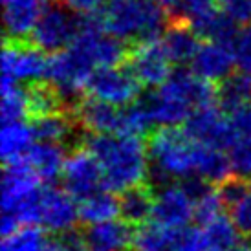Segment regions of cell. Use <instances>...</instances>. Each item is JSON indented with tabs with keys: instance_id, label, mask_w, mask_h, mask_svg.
Returning a JSON list of instances; mask_svg holds the SVG:
<instances>
[{
	"instance_id": "cell-8",
	"label": "cell",
	"mask_w": 251,
	"mask_h": 251,
	"mask_svg": "<svg viewBox=\"0 0 251 251\" xmlns=\"http://www.w3.org/2000/svg\"><path fill=\"white\" fill-rule=\"evenodd\" d=\"M81 28H83V15L74 11L70 6L48 4L29 41L41 51L53 55L70 48L81 33Z\"/></svg>"
},
{
	"instance_id": "cell-28",
	"label": "cell",
	"mask_w": 251,
	"mask_h": 251,
	"mask_svg": "<svg viewBox=\"0 0 251 251\" xmlns=\"http://www.w3.org/2000/svg\"><path fill=\"white\" fill-rule=\"evenodd\" d=\"M176 233L151 220L134 233L132 251H175Z\"/></svg>"
},
{
	"instance_id": "cell-5",
	"label": "cell",
	"mask_w": 251,
	"mask_h": 251,
	"mask_svg": "<svg viewBox=\"0 0 251 251\" xmlns=\"http://www.w3.org/2000/svg\"><path fill=\"white\" fill-rule=\"evenodd\" d=\"M42 189V181L26 161L6 165L0 189V231L4 237L21 227L35 226V211Z\"/></svg>"
},
{
	"instance_id": "cell-29",
	"label": "cell",
	"mask_w": 251,
	"mask_h": 251,
	"mask_svg": "<svg viewBox=\"0 0 251 251\" xmlns=\"http://www.w3.org/2000/svg\"><path fill=\"white\" fill-rule=\"evenodd\" d=\"M2 101H0V118L6 121H22L29 116V94L28 88L21 84L2 83Z\"/></svg>"
},
{
	"instance_id": "cell-9",
	"label": "cell",
	"mask_w": 251,
	"mask_h": 251,
	"mask_svg": "<svg viewBox=\"0 0 251 251\" xmlns=\"http://www.w3.org/2000/svg\"><path fill=\"white\" fill-rule=\"evenodd\" d=\"M79 220V200H75L66 189L51 185L42 189L35 211V227L53 235H66L74 231Z\"/></svg>"
},
{
	"instance_id": "cell-17",
	"label": "cell",
	"mask_w": 251,
	"mask_h": 251,
	"mask_svg": "<svg viewBox=\"0 0 251 251\" xmlns=\"http://www.w3.org/2000/svg\"><path fill=\"white\" fill-rule=\"evenodd\" d=\"M77 121L92 136L99 134H123V108L108 105L94 98L81 99L75 106Z\"/></svg>"
},
{
	"instance_id": "cell-39",
	"label": "cell",
	"mask_w": 251,
	"mask_h": 251,
	"mask_svg": "<svg viewBox=\"0 0 251 251\" xmlns=\"http://www.w3.org/2000/svg\"><path fill=\"white\" fill-rule=\"evenodd\" d=\"M68 246V251H94L90 248V246L86 244V242H70V244H66Z\"/></svg>"
},
{
	"instance_id": "cell-2",
	"label": "cell",
	"mask_w": 251,
	"mask_h": 251,
	"mask_svg": "<svg viewBox=\"0 0 251 251\" xmlns=\"http://www.w3.org/2000/svg\"><path fill=\"white\" fill-rule=\"evenodd\" d=\"M218 101V88L203 81L193 72H173L165 83L143 98L154 125L178 126L200 108L215 105Z\"/></svg>"
},
{
	"instance_id": "cell-24",
	"label": "cell",
	"mask_w": 251,
	"mask_h": 251,
	"mask_svg": "<svg viewBox=\"0 0 251 251\" xmlns=\"http://www.w3.org/2000/svg\"><path fill=\"white\" fill-rule=\"evenodd\" d=\"M79 215L88 226H98L119 218V200L112 191L103 187L79 202Z\"/></svg>"
},
{
	"instance_id": "cell-32",
	"label": "cell",
	"mask_w": 251,
	"mask_h": 251,
	"mask_svg": "<svg viewBox=\"0 0 251 251\" xmlns=\"http://www.w3.org/2000/svg\"><path fill=\"white\" fill-rule=\"evenodd\" d=\"M224 207H226V202L220 189H213L202 181L196 191V220L200 222V226L222 216Z\"/></svg>"
},
{
	"instance_id": "cell-4",
	"label": "cell",
	"mask_w": 251,
	"mask_h": 251,
	"mask_svg": "<svg viewBox=\"0 0 251 251\" xmlns=\"http://www.w3.org/2000/svg\"><path fill=\"white\" fill-rule=\"evenodd\" d=\"M99 15L106 33L125 44L160 41L169 26L163 7L151 0H110Z\"/></svg>"
},
{
	"instance_id": "cell-22",
	"label": "cell",
	"mask_w": 251,
	"mask_h": 251,
	"mask_svg": "<svg viewBox=\"0 0 251 251\" xmlns=\"http://www.w3.org/2000/svg\"><path fill=\"white\" fill-rule=\"evenodd\" d=\"M66 158H68V154L64 152L63 145L37 141L24 161L28 163L29 169L35 173L42 183H51L63 176Z\"/></svg>"
},
{
	"instance_id": "cell-13",
	"label": "cell",
	"mask_w": 251,
	"mask_h": 251,
	"mask_svg": "<svg viewBox=\"0 0 251 251\" xmlns=\"http://www.w3.org/2000/svg\"><path fill=\"white\" fill-rule=\"evenodd\" d=\"M61 178H63L64 189L79 202L105 187L101 167L96 156L86 147L75 149L74 152L68 154Z\"/></svg>"
},
{
	"instance_id": "cell-33",
	"label": "cell",
	"mask_w": 251,
	"mask_h": 251,
	"mask_svg": "<svg viewBox=\"0 0 251 251\" xmlns=\"http://www.w3.org/2000/svg\"><path fill=\"white\" fill-rule=\"evenodd\" d=\"M229 207V218L237 226V229L242 235H251V185L240 193L237 200L227 205Z\"/></svg>"
},
{
	"instance_id": "cell-12",
	"label": "cell",
	"mask_w": 251,
	"mask_h": 251,
	"mask_svg": "<svg viewBox=\"0 0 251 251\" xmlns=\"http://www.w3.org/2000/svg\"><path fill=\"white\" fill-rule=\"evenodd\" d=\"M185 132L203 147H213L227 152L231 140H233V121L227 112L220 106L211 105L196 110L185 123Z\"/></svg>"
},
{
	"instance_id": "cell-14",
	"label": "cell",
	"mask_w": 251,
	"mask_h": 251,
	"mask_svg": "<svg viewBox=\"0 0 251 251\" xmlns=\"http://www.w3.org/2000/svg\"><path fill=\"white\" fill-rule=\"evenodd\" d=\"M171 59L160 41L140 42L128 53L126 68L132 72V75L140 81L141 86L158 88L173 75L171 72Z\"/></svg>"
},
{
	"instance_id": "cell-25",
	"label": "cell",
	"mask_w": 251,
	"mask_h": 251,
	"mask_svg": "<svg viewBox=\"0 0 251 251\" xmlns=\"http://www.w3.org/2000/svg\"><path fill=\"white\" fill-rule=\"evenodd\" d=\"M251 103V77L235 74L218 86V106L227 114L242 110Z\"/></svg>"
},
{
	"instance_id": "cell-21",
	"label": "cell",
	"mask_w": 251,
	"mask_h": 251,
	"mask_svg": "<svg viewBox=\"0 0 251 251\" xmlns=\"http://www.w3.org/2000/svg\"><path fill=\"white\" fill-rule=\"evenodd\" d=\"M160 42L173 64H191L202 44L195 29L183 21L171 22Z\"/></svg>"
},
{
	"instance_id": "cell-41",
	"label": "cell",
	"mask_w": 251,
	"mask_h": 251,
	"mask_svg": "<svg viewBox=\"0 0 251 251\" xmlns=\"http://www.w3.org/2000/svg\"><path fill=\"white\" fill-rule=\"evenodd\" d=\"M235 251H251V244H246V246H238Z\"/></svg>"
},
{
	"instance_id": "cell-3",
	"label": "cell",
	"mask_w": 251,
	"mask_h": 251,
	"mask_svg": "<svg viewBox=\"0 0 251 251\" xmlns=\"http://www.w3.org/2000/svg\"><path fill=\"white\" fill-rule=\"evenodd\" d=\"M207 147L196 143L185 128L163 126L149 140L151 173L158 181H200L203 154Z\"/></svg>"
},
{
	"instance_id": "cell-6",
	"label": "cell",
	"mask_w": 251,
	"mask_h": 251,
	"mask_svg": "<svg viewBox=\"0 0 251 251\" xmlns=\"http://www.w3.org/2000/svg\"><path fill=\"white\" fill-rule=\"evenodd\" d=\"M96 70L98 68L94 66L90 57L74 42L70 48L50 57L44 81L61 96L66 106H72L74 103L79 105L77 98L86 90Z\"/></svg>"
},
{
	"instance_id": "cell-23",
	"label": "cell",
	"mask_w": 251,
	"mask_h": 251,
	"mask_svg": "<svg viewBox=\"0 0 251 251\" xmlns=\"http://www.w3.org/2000/svg\"><path fill=\"white\" fill-rule=\"evenodd\" d=\"M0 251H68V246L48 237L41 227L28 226L2 238Z\"/></svg>"
},
{
	"instance_id": "cell-40",
	"label": "cell",
	"mask_w": 251,
	"mask_h": 251,
	"mask_svg": "<svg viewBox=\"0 0 251 251\" xmlns=\"http://www.w3.org/2000/svg\"><path fill=\"white\" fill-rule=\"evenodd\" d=\"M151 2L158 4V6H161V7H176L180 0H151Z\"/></svg>"
},
{
	"instance_id": "cell-19",
	"label": "cell",
	"mask_w": 251,
	"mask_h": 251,
	"mask_svg": "<svg viewBox=\"0 0 251 251\" xmlns=\"http://www.w3.org/2000/svg\"><path fill=\"white\" fill-rule=\"evenodd\" d=\"M233 140L227 147L233 173L240 178L251 176V105L231 114Z\"/></svg>"
},
{
	"instance_id": "cell-27",
	"label": "cell",
	"mask_w": 251,
	"mask_h": 251,
	"mask_svg": "<svg viewBox=\"0 0 251 251\" xmlns=\"http://www.w3.org/2000/svg\"><path fill=\"white\" fill-rule=\"evenodd\" d=\"M31 125H33L37 141H44V143L63 145L64 141L74 134V121L64 112H55V114L33 118Z\"/></svg>"
},
{
	"instance_id": "cell-7",
	"label": "cell",
	"mask_w": 251,
	"mask_h": 251,
	"mask_svg": "<svg viewBox=\"0 0 251 251\" xmlns=\"http://www.w3.org/2000/svg\"><path fill=\"white\" fill-rule=\"evenodd\" d=\"M202 181H169L163 183L152 203L151 220L173 231H181L196 218V191Z\"/></svg>"
},
{
	"instance_id": "cell-31",
	"label": "cell",
	"mask_w": 251,
	"mask_h": 251,
	"mask_svg": "<svg viewBox=\"0 0 251 251\" xmlns=\"http://www.w3.org/2000/svg\"><path fill=\"white\" fill-rule=\"evenodd\" d=\"M28 94H29V116H33V118L55 114V112L63 110V106H66L64 101L61 99V96L46 81L44 83L31 84L28 88Z\"/></svg>"
},
{
	"instance_id": "cell-15",
	"label": "cell",
	"mask_w": 251,
	"mask_h": 251,
	"mask_svg": "<svg viewBox=\"0 0 251 251\" xmlns=\"http://www.w3.org/2000/svg\"><path fill=\"white\" fill-rule=\"evenodd\" d=\"M237 66L233 44L216 41H205L200 44L195 59L191 63V72L202 77L207 83H220L227 81L235 75L233 70Z\"/></svg>"
},
{
	"instance_id": "cell-10",
	"label": "cell",
	"mask_w": 251,
	"mask_h": 251,
	"mask_svg": "<svg viewBox=\"0 0 251 251\" xmlns=\"http://www.w3.org/2000/svg\"><path fill=\"white\" fill-rule=\"evenodd\" d=\"M2 83H29L35 84L44 81L48 59L44 51L29 42L7 41L2 50Z\"/></svg>"
},
{
	"instance_id": "cell-20",
	"label": "cell",
	"mask_w": 251,
	"mask_h": 251,
	"mask_svg": "<svg viewBox=\"0 0 251 251\" xmlns=\"http://www.w3.org/2000/svg\"><path fill=\"white\" fill-rule=\"evenodd\" d=\"M37 138L33 125L26 119L22 121H6L0 128V156L6 165L24 161L29 151L35 147Z\"/></svg>"
},
{
	"instance_id": "cell-18",
	"label": "cell",
	"mask_w": 251,
	"mask_h": 251,
	"mask_svg": "<svg viewBox=\"0 0 251 251\" xmlns=\"http://www.w3.org/2000/svg\"><path fill=\"white\" fill-rule=\"evenodd\" d=\"M134 233L130 224L119 216L98 226H88L84 242L94 251H132Z\"/></svg>"
},
{
	"instance_id": "cell-1",
	"label": "cell",
	"mask_w": 251,
	"mask_h": 251,
	"mask_svg": "<svg viewBox=\"0 0 251 251\" xmlns=\"http://www.w3.org/2000/svg\"><path fill=\"white\" fill-rule=\"evenodd\" d=\"M86 149L98 160L105 189L112 193H126L141 187L151 175L149 145L140 136L128 134H99L86 140Z\"/></svg>"
},
{
	"instance_id": "cell-11",
	"label": "cell",
	"mask_w": 251,
	"mask_h": 251,
	"mask_svg": "<svg viewBox=\"0 0 251 251\" xmlns=\"http://www.w3.org/2000/svg\"><path fill=\"white\" fill-rule=\"evenodd\" d=\"M86 92L90 94V98L125 108L140 99L141 84L128 68L112 66V68H99L94 72V75L88 81Z\"/></svg>"
},
{
	"instance_id": "cell-35",
	"label": "cell",
	"mask_w": 251,
	"mask_h": 251,
	"mask_svg": "<svg viewBox=\"0 0 251 251\" xmlns=\"http://www.w3.org/2000/svg\"><path fill=\"white\" fill-rule=\"evenodd\" d=\"M218 4H220V0H180L176 6V9H178L176 21H183L189 24V22L218 9L220 7Z\"/></svg>"
},
{
	"instance_id": "cell-30",
	"label": "cell",
	"mask_w": 251,
	"mask_h": 251,
	"mask_svg": "<svg viewBox=\"0 0 251 251\" xmlns=\"http://www.w3.org/2000/svg\"><path fill=\"white\" fill-rule=\"evenodd\" d=\"M211 251H235L240 246V231L229 216H218L216 220L202 226Z\"/></svg>"
},
{
	"instance_id": "cell-38",
	"label": "cell",
	"mask_w": 251,
	"mask_h": 251,
	"mask_svg": "<svg viewBox=\"0 0 251 251\" xmlns=\"http://www.w3.org/2000/svg\"><path fill=\"white\" fill-rule=\"evenodd\" d=\"M110 0H66V4L79 15L99 13Z\"/></svg>"
},
{
	"instance_id": "cell-16",
	"label": "cell",
	"mask_w": 251,
	"mask_h": 251,
	"mask_svg": "<svg viewBox=\"0 0 251 251\" xmlns=\"http://www.w3.org/2000/svg\"><path fill=\"white\" fill-rule=\"evenodd\" d=\"M4 4V29L7 41L24 42L31 37L48 0H2Z\"/></svg>"
},
{
	"instance_id": "cell-26",
	"label": "cell",
	"mask_w": 251,
	"mask_h": 251,
	"mask_svg": "<svg viewBox=\"0 0 251 251\" xmlns=\"http://www.w3.org/2000/svg\"><path fill=\"white\" fill-rule=\"evenodd\" d=\"M152 203L154 195H151L143 185L130 189L119 198V216L130 226L132 224L143 226L152 216Z\"/></svg>"
},
{
	"instance_id": "cell-36",
	"label": "cell",
	"mask_w": 251,
	"mask_h": 251,
	"mask_svg": "<svg viewBox=\"0 0 251 251\" xmlns=\"http://www.w3.org/2000/svg\"><path fill=\"white\" fill-rule=\"evenodd\" d=\"M218 6L237 28L251 26V0H220Z\"/></svg>"
},
{
	"instance_id": "cell-37",
	"label": "cell",
	"mask_w": 251,
	"mask_h": 251,
	"mask_svg": "<svg viewBox=\"0 0 251 251\" xmlns=\"http://www.w3.org/2000/svg\"><path fill=\"white\" fill-rule=\"evenodd\" d=\"M233 51L237 59V68L240 74L251 77V26L238 29L237 37L233 41Z\"/></svg>"
},
{
	"instance_id": "cell-34",
	"label": "cell",
	"mask_w": 251,
	"mask_h": 251,
	"mask_svg": "<svg viewBox=\"0 0 251 251\" xmlns=\"http://www.w3.org/2000/svg\"><path fill=\"white\" fill-rule=\"evenodd\" d=\"M175 251H211L202 226H189L176 233Z\"/></svg>"
}]
</instances>
